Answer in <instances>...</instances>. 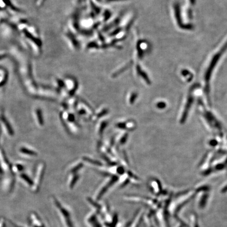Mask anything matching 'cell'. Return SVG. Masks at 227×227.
Instances as JSON below:
<instances>
[{
    "label": "cell",
    "instance_id": "cell-18",
    "mask_svg": "<svg viewBox=\"0 0 227 227\" xmlns=\"http://www.w3.org/2000/svg\"><path fill=\"white\" fill-rule=\"evenodd\" d=\"M68 119L71 122H73L75 120V117L73 114H70L68 116Z\"/></svg>",
    "mask_w": 227,
    "mask_h": 227
},
{
    "label": "cell",
    "instance_id": "cell-4",
    "mask_svg": "<svg viewBox=\"0 0 227 227\" xmlns=\"http://www.w3.org/2000/svg\"><path fill=\"white\" fill-rule=\"evenodd\" d=\"M194 102V96L191 92L189 93L187 96L185 103L182 105V110L180 112L179 122L180 124H183L185 123L188 117L189 113L191 111L192 107V104Z\"/></svg>",
    "mask_w": 227,
    "mask_h": 227
},
{
    "label": "cell",
    "instance_id": "cell-12",
    "mask_svg": "<svg viewBox=\"0 0 227 227\" xmlns=\"http://www.w3.org/2000/svg\"><path fill=\"white\" fill-rule=\"evenodd\" d=\"M156 106L157 107L158 109H164L166 107V104L165 102L164 101H159L157 104Z\"/></svg>",
    "mask_w": 227,
    "mask_h": 227
},
{
    "label": "cell",
    "instance_id": "cell-3",
    "mask_svg": "<svg viewBox=\"0 0 227 227\" xmlns=\"http://www.w3.org/2000/svg\"><path fill=\"white\" fill-rule=\"evenodd\" d=\"M227 49V41L225 44H224V45L222 46V48L220 49V51L217 53L215 56H214L212 61L210 63L209 66H208V68L204 76V80L206 82V92L208 94L209 93V83L210 79L212 76V73L213 71V69L216 66V65L217 64V62L218 61L219 59H220L221 56H222V55L225 52L226 49Z\"/></svg>",
    "mask_w": 227,
    "mask_h": 227
},
{
    "label": "cell",
    "instance_id": "cell-17",
    "mask_svg": "<svg viewBox=\"0 0 227 227\" xmlns=\"http://www.w3.org/2000/svg\"><path fill=\"white\" fill-rule=\"evenodd\" d=\"M128 135L125 134L124 136L122 137V138L121 140V144H123L126 142L127 139Z\"/></svg>",
    "mask_w": 227,
    "mask_h": 227
},
{
    "label": "cell",
    "instance_id": "cell-20",
    "mask_svg": "<svg viewBox=\"0 0 227 227\" xmlns=\"http://www.w3.org/2000/svg\"><path fill=\"white\" fill-rule=\"evenodd\" d=\"M0 227H4L3 221L2 220L0 221Z\"/></svg>",
    "mask_w": 227,
    "mask_h": 227
},
{
    "label": "cell",
    "instance_id": "cell-2",
    "mask_svg": "<svg viewBox=\"0 0 227 227\" xmlns=\"http://www.w3.org/2000/svg\"><path fill=\"white\" fill-rule=\"evenodd\" d=\"M53 203L64 227H75L72 220L71 213L68 209L63 206L55 198H53Z\"/></svg>",
    "mask_w": 227,
    "mask_h": 227
},
{
    "label": "cell",
    "instance_id": "cell-6",
    "mask_svg": "<svg viewBox=\"0 0 227 227\" xmlns=\"http://www.w3.org/2000/svg\"><path fill=\"white\" fill-rule=\"evenodd\" d=\"M30 221L32 227H44L42 221L35 213H32L31 215Z\"/></svg>",
    "mask_w": 227,
    "mask_h": 227
},
{
    "label": "cell",
    "instance_id": "cell-1",
    "mask_svg": "<svg viewBox=\"0 0 227 227\" xmlns=\"http://www.w3.org/2000/svg\"><path fill=\"white\" fill-rule=\"evenodd\" d=\"M199 112L201 117L203 118V121L206 124L207 126L211 129L212 132L219 134L220 136V134H222L223 128L219 120L211 111L206 109V107L203 105H200Z\"/></svg>",
    "mask_w": 227,
    "mask_h": 227
},
{
    "label": "cell",
    "instance_id": "cell-9",
    "mask_svg": "<svg viewBox=\"0 0 227 227\" xmlns=\"http://www.w3.org/2000/svg\"><path fill=\"white\" fill-rule=\"evenodd\" d=\"M208 196L207 195H203V196L201 198L200 201V206L201 207V208H203L204 206V205L206 204V203H207V200L208 199Z\"/></svg>",
    "mask_w": 227,
    "mask_h": 227
},
{
    "label": "cell",
    "instance_id": "cell-22",
    "mask_svg": "<svg viewBox=\"0 0 227 227\" xmlns=\"http://www.w3.org/2000/svg\"><path fill=\"white\" fill-rule=\"evenodd\" d=\"M211 142V143H214V141H213V142ZM215 143H217V142H216V141H215ZM212 145H213V146H214V145H215V143H212Z\"/></svg>",
    "mask_w": 227,
    "mask_h": 227
},
{
    "label": "cell",
    "instance_id": "cell-16",
    "mask_svg": "<svg viewBox=\"0 0 227 227\" xmlns=\"http://www.w3.org/2000/svg\"><path fill=\"white\" fill-rule=\"evenodd\" d=\"M117 172L119 175H122L124 174L125 170L122 167H119L117 169Z\"/></svg>",
    "mask_w": 227,
    "mask_h": 227
},
{
    "label": "cell",
    "instance_id": "cell-8",
    "mask_svg": "<svg viewBox=\"0 0 227 227\" xmlns=\"http://www.w3.org/2000/svg\"><path fill=\"white\" fill-rule=\"evenodd\" d=\"M79 175H76L74 176L73 178H72L71 182L70 183V187L71 188H73L74 186H75L76 183L77 182V180H79Z\"/></svg>",
    "mask_w": 227,
    "mask_h": 227
},
{
    "label": "cell",
    "instance_id": "cell-19",
    "mask_svg": "<svg viewBox=\"0 0 227 227\" xmlns=\"http://www.w3.org/2000/svg\"><path fill=\"white\" fill-rule=\"evenodd\" d=\"M107 113V110H104L102 111V112H101L100 114H99V115H98V117H101V116H102L104 115H105Z\"/></svg>",
    "mask_w": 227,
    "mask_h": 227
},
{
    "label": "cell",
    "instance_id": "cell-5",
    "mask_svg": "<svg viewBox=\"0 0 227 227\" xmlns=\"http://www.w3.org/2000/svg\"><path fill=\"white\" fill-rule=\"evenodd\" d=\"M87 222L91 227H103L98 221L96 213H91L88 216Z\"/></svg>",
    "mask_w": 227,
    "mask_h": 227
},
{
    "label": "cell",
    "instance_id": "cell-11",
    "mask_svg": "<svg viewBox=\"0 0 227 227\" xmlns=\"http://www.w3.org/2000/svg\"><path fill=\"white\" fill-rule=\"evenodd\" d=\"M137 97V95L136 93H133V94H131L129 99V103L131 104H133L134 103L136 100Z\"/></svg>",
    "mask_w": 227,
    "mask_h": 227
},
{
    "label": "cell",
    "instance_id": "cell-10",
    "mask_svg": "<svg viewBox=\"0 0 227 227\" xmlns=\"http://www.w3.org/2000/svg\"><path fill=\"white\" fill-rule=\"evenodd\" d=\"M84 159L86 161H88V162H89V163H92V164L97 165V166H101V163H100L98 161H93V159H90L89 158L84 157Z\"/></svg>",
    "mask_w": 227,
    "mask_h": 227
},
{
    "label": "cell",
    "instance_id": "cell-14",
    "mask_svg": "<svg viewBox=\"0 0 227 227\" xmlns=\"http://www.w3.org/2000/svg\"><path fill=\"white\" fill-rule=\"evenodd\" d=\"M107 122H103L101 123V126L100 129V134H101L103 132L104 130L105 129V128L107 126Z\"/></svg>",
    "mask_w": 227,
    "mask_h": 227
},
{
    "label": "cell",
    "instance_id": "cell-15",
    "mask_svg": "<svg viewBox=\"0 0 227 227\" xmlns=\"http://www.w3.org/2000/svg\"><path fill=\"white\" fill-rule=\"evenodd\" d=\"M82 164H79L76 167H74V168L71 170V171L73 172V173H75V172L77 171V170H79V169L82 168Z\"/></svg>",
    "mask_w": 227,
    "mask_h": 227
},
{
    "label": "cell",
    "instance_id": "cell-13",
    "mask_svg": "<svg viewBox=\"0 0 227 227\" xmlns=\"http://www.w3.org/2000/svg\"><path fill=\"white\" fill-rule=\"evenodd\" d=\"M116 127L118 128L122 129H125L126 128H127L125 122H119L116 125Z\"/></svg>",
    "mask_w": 227,
    "mask_h": 227
},
{
    "label": "cell",
    "instance_id": "cell-7",
    "mask_svg": "<svg viewBox=\"0 0 227 227\" xmlns=\"http://www.w3.org/2000/svg\"><path fill=\"white\" fill-rule=\"evenodd\" d=\"M153 182L151 183V187H152V191H154L156 194H159V191H161V183L158 182V180H152Z\"/></svg>",
    "mask_w": 227,
    "mask_h": 227
},
{
    "label": "cell",
    "instance_id": "cell-21",
    "mask_svg": "<svg viewBox=\"0 0 227 227\" xmlns=\"http://www.w3.org/2000/svg\"><path fill=\"white\" fill-rule=\"evenodd\" d=\"M190 1H191V3L193 4H195V0H190Z\"/></svg>",
    "mask_w": 227,
    "mask_h": 227
}]
</instances>
